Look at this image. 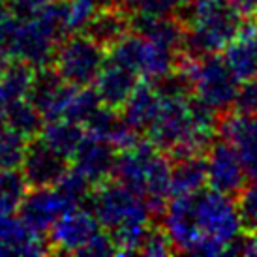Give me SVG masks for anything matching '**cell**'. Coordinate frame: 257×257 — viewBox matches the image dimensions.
Here are the masks:
<instances>
[{"mask_svg": "<svg viewBox=\"0 0 257 257\" xmlns=\"http://www.w3.org/2000/svg\"><path fill=\"white\" fill-rule=\"evenodd\" d=\"M231 197L214 188L175 195L164 218L173 248L201 255L231 253L244 229L238 203Z\"/></svg>", "mask_w": 257, "mask_h": 257, "instance_id": "1", "label": "cell"}, {"mask_svg": "<svg viewBox=\"0 0 257 257\" xmlns=\"http://www.w3.org/2000/svg\"><path fill=\"white\" fill-rule=\"evenodd\" d=\"M90 210L109 231L118 253H137L150 231V207L122 182H101L88 197Z\"/></svg>", "mask_w": 257, "mask_h": 257, "instance_id": "2", "label": "cell"}, {"mask_svg": "<svg viewBox=\"0 0 257 257\" xmlns=\"http://www.w3.org/2000/svg\"><path fill=\"white\" fill-rule=\"evenodd\" d=\"M171 171L167 152L152 141L137 139L118 150L114 177L141 195L152 210H164L165 197L171 195Z\"/></svg>", "mask_w": 257, "mask_h": 257, "instance_id": "3", "label": "cell"}, {"mask_svg": "<svg viewBox=\"0 0 257 257\" xmlns=\"http://www.w3.org/2000/svg\"><path fill=\"white\" fill-rule=\"evenodd\" d=\"M242 17L231 0H193L184 17V47L192 57L216 55L244 29Z\"/></svg>", "mask_w": 257, "mask_h": 257, "instance_id": "4", "label": "cell"}, {"mask_svg": "<svg viewBox=\"0 0 257 257\" xmlns=\"http://www.w3.org/2000/svg\"><path fill=\"white\" fill-rule=\"evenodd\" d=\"M190 90L195 98L214 111H223L235 105L240 81L229 68L225 58L216 55L190 58L182 66Z\"/></svg>", "mask_w": 257, "mask_h": 257, "instance_id": "5", "label": "cell"}, {"mask_svg": "<svg viewBox=\"0 0 257 257\" xmlns=\"http://www.w3.org/2000/svg\"><path fill=\"white\" fill-rule=\"evenodd\" d=\"M105 45L90 34L73 32L72 38L60 42L55 53V70L66 83L75 86H90L100 77L107 64Z\"/></svg>", "mask_w": 257, "mask_h": 257, "instance_id": "6", "label": "cell"}, {"mask_svg": "<svg viewBox=\"0 0 257 257\" xmlns=\"http://www.w3.org/2000/svg\"><path fill=\"white\" fill-rule=\"evenodd\" d=\"M175 51L169 45L152 42L139 32L126 34L111 45L109 60L128 68L137 77L160 81L175 68Z\"/></svg>", "mask_w": 257, "mask_h": 257, "instance_id": "7", "label": "cell"}, {"mask_svg": "<svg viewBox=\"0 0 257 257\" xmlns=\"http://www.w3.org/2000/svg\"><path fill=\"white\" fill-rule=\"evenodd\" d=\"M101 231L103 227L92 210L90 208L85 210L79 205V207L70 208L53 223V227L49 229V244L60 253L83 255L88 244L92 242Z\"/></svg>", "mask_w": 257, "mask_h": 257, "instance_id": "8", "label": "cell"}, {"mask_svg": "<svg viewBox=\"0 0 257 257\" xmlns=\"http://www.w3.org/2000/svg\"><path fill=\"white\" fill-rule=\"evenodd\" d=\"M73 207H79V205H75L72 197L58 184L40 186V188H32L27 193L19 208V216L30 227L43 233V231H49L53 223Z\"/></svg>", "mask_w": 257, "mask_h": 257, "instance_id": "9", "label": "cell"}, {"mask_svg": "<svg viewBox=\"0 0 257 257\" xmlns=\"http://www.w3.org/2000/svg\"><path fill=\"white\" fill-rule=\"evenodd\" d=\"M205 160H207V177L210 188L225 192L229 195L242 192L248 173L229 141L221 139L210 145Z\"/></svg>", "mask_w": 257, "mask_h": 257, "instance_id": "10", "label": "cell"}, {"mask_svg": "<svg viewBox=\"0 0 257 257\" xmlns=\"http://www.w3.org/2000/svg\"><path fill=\"white\" fill-rule=\"evenodd\" d=\"M70 160L45 145L40 137H32L27 154L21 164V171L30 188L40 186H55L58 180L70 171Z\"/></svg>", "mask_w": 257, "mask_h": 257, "instance_id": "11", "label": "cell"}, {"mask_svg": "<svg viewBox=\"0 0 257 257\" xmlns=\"http://www.w3.org/2000/svg\"><path fill=\"white\" fill-rule=\"evenodd\" d=\"M220 132L221 139L229 141L236 150L248 179L257 180V114L235 111L223 118Z\"/></svg>", "mask_w": 257, "mask_h": 257, "instance_id": "12", "label": "cell"}, {"mask_svg": "<svg viewBox=\"0 0 257 257\" xmlns=\"http://www.w3.org/2000/svg\"><path fill=\"white\" fill-rule=\"evenodd\" d=\"M116 158L118 149L114 145L98 137L86 136L75 156L72 158V164L73 169L81 173L90 184H101L111 175H114Z\"/></svg>", "mask_w": 257, "mask_h": 257, "instance_id": "13", "label": "cell"}, {"mask_svg": "<svg viewBox=\"0 0 257 257\" xmlns=\"http://www.w3.org/2000/svg\"><path fill=\"white\" fill-rule=\"evenodd\" d=\"M49 251L43 233L30 227L21 216H0V255H42Z\"/></svg>", "mask_w": 257, "mask_h": 257, "instance_id": "14", "label": "cell"}, {"mask_svg": "<svg viewBox=\"0 0 257 257\" xmlns=\"http://www.w3.org/2000/svg\"><path fill=\"white\" fill-rule=\"evenodd\" d=\"M137 75L132 70L107 60L105 68L101 70L100 77L94 83V90L98 92L103 105L114 109H122L128 98L137 88Z\"/></svg>", "mask_w": 257, "mask_h": 257, "instance_id": "15", "label": "cell"}, {"mask_svg": "<svg viewBox=\"0 0 257 257\" xmlns=\"http://www.w3.org/2000/svg\"><path fill=\"white\" fill-rule=\"evenodd\" d=\"M162 101V92L158 85H152L150 81L139 83L128 101L122 105V118L136 134L150 128Z\"/></svg>", "mask_w": 257, "mask_h": 257, "instance_id": "16", "label": "cell"}, {"mask_svg": "<svg viewBox=\"0 0 257 257\" xmlns=\"http://www.w3.org/2000/svg\"><path fill=\"white\" fill-rule=\"evenodd\" d=\"M223 58L240 83L257 79V27H244L225 47Z\"/></svg>", "mask_w": 257, "mask_h": 257, "instance_id": "17", "label": "cell"}, {"mask_svg": "<svg viewBox=\"0 0 257 257\" xmlns=\"http://www.w3.org/2000/svg\"><path fill=\"white\" fill-rule=\"evenodd\" d=\"M86 128L83 124L73 120H66V118H58V120H45L42 132L36 137H40L43 143L49 145L53 150H57L58 154H62L72 162L79 147L83 145L86 139Z\"/></svg>", "mask_w": 257, "mask_h": 257, "instance_id": "18", "label": "cell"}, {"mask_svg": "<svg viewBox=\"0 0 257 257\" xmlns=\"http://www.w3.org/2000/svg\"><path fill=\"white\" fill-rule=\"evenodd\" d=\"M207 177V160H203L199 154L177 158V164L171 171V195H184L201 190Z\"/></svg>", "mask_w": 257, "mask_h": 257, "instance_id": "19", "label": "cell"}, {"mask_svg": "<svg viewBox=\"0 0 257 257\" xmlns=\"http://www.w3.org/2000/svg\"><path fill=\"white\" fill-rule=\"evenodd\" d=\"M36 73L32 72V66L14 58V62H8L0 68V88L8 101L29 98Z\"/></svg>", "mask_w": 257, "mask_h": 257, "instance_id": "20", "label": "cell"}, {"mask_svg": "<svg viewBox=\"0 0 257 257\" xmlns=\"http://www.w3.org/2000/svg\"><path fill=\"white\" fill-rule=\"evenodd\" d=\"M43 120L45 118L42 116V113L38 111V107L30 98H19V100L8 101L4 122L8 126L15 128L17 132H21L23 136H27L29 139L36 137L42 132Z\"/></svg>", "mask_w": 257, "mask_h": 257, "instance_id": "21", "label": "cell"}, {"mask_svg": "<svg viewBox=\"0 0 257 257\" xmlns=\"http://www.w3.org/2000/svg\"><path fill=\"white\" fill-rule=\"evenodd\" d=\"M29 193V182L19 169H0V216L19 212Z\"/></svg>", "mask_w": 257, "mask_h": 257, "instance_id": "22", "label": "cell"}, {"mask_svg": "<svg viewBox=\"0 0 257 257\" xmlns=\"http://www.w3.org/2000/svg\"><path fill=\"white\" fill-rule=\"evenodd\" d=\"M86 34H90L94 40L103 43L105 47H111L122 36L128 34V19L122 17L116 10H100L92 23L86 27Z\"/></svg>", "mask_w": 257, "mask_h": 257, "instance_id": "23", "label": "cell"}, {"mask_svg": "<svg viewBox=\"0 0 257 257\" xmlns=\"http://www.w3.org/2000/svg\"><path fill=\"white\" fill-rule=\"evenodd\" d=\"M30 139L21 132L0 124V169H19L27 154Z\"/></svg>", "mask_w": 257, "mask_h": 257, "instance_id": "24", "label": "cell"}, {"mask_svg": "<svg viewBox=\"0 0 257 257\" xmlns=\"http://www.w3.org/2000/svg\"><path fill=\"white\" fill-rule=\"evenodd\" d=\"M68 32H83L100 12L98 0H64L62 2Z\"/></svg>", "mask_w": 257, "mask_h": 257, "instance_id": "25", "label": "cell"}, {"mask_svg": "<svg viewBox=\"0 0 257 257\" xmlns=\"http://www.w3.org/2000/svg\"><path fill=\"white\" fill-rule=\"evenodd\" d=\"M236 203L244 227L257 235V180H251V184L244 186L242 192L238 193Z\"/></svg>", "mask_w": 257, "mask_h": 257, "instance_id": "26", "label": "cell"}, {"mask_svg": "<svg viewBox=\"0 0 257 257\" xmlns=\"http://www.w3.org/2000/svg\"><path fill=\"white\" fill-rule=\"evenodd\" d=\"M19 17L12 12V8L0 4V55L10 57V45L14 40L15 29H17Z\"/></svg>", "mask_w": 257, "mask_h": 257, "instance_id": "27", "label": "cell"}, {"mask_svg": "<svg viewBox=\"0 0 257 257\" xmlns=\"http://www.w3.org/2000/svg\"><path fill=\"white\" fill-rule=\"evenodd\" d=\"M175 250L173 248L171 238L167 236V233L164 231H158V229H152L147 233L143 244H141V250L139 253H147V255H167Z\"/></svg>", "mask_w": 257, "mask_h": 257, "instance_id": "28", "label": "cell"}, {"mask_svg": "<svg viewBox=\"0 0 257 257\" xmlns=\"http://www.w3.org/2000/svg\"><path fill=\"white\" fill-rule=\"evenodd\" d=\"M182 0H132L130 6L141 15H173Z\"/></svg>", "mask_w": 257, "mask_h": 257, "instance_id": "29", "label": "cell"}, {"mask_svg": "<svg viewBox=\"0 0 257 257\" xmlns=\"http://www.w3.org/2000/svg\"><path fill=\"white\" fill-rule=\"evenodd\" d=\"M233 107L238 113L257 114V79L240 83V88H238V94H236V100Z\"/></svg>", "mask_w": 257, "mask_h": 257, "instance_id": "30", "label": "cell"}, {"mask_svg": "<svg viewBox=\"0 0 257 257\" xmlns=\"http://www.w3.org/2000/svg\"><path fill=\"white\" fill-rule=\"evenodd\" d=\"M49 4H53V0H8V6L12 8V12L21 19L40 14Z\"/></svg>", "mask_w": 257, "mask_h": 257, "instance_id": "31", "label": "cell"}, {"mask_svg": "<svg viewBox=\"0 0 257 257\" xmlns=\"http://www.w3.org/2000/svg\"><path fill=\"white\" fill-rule=\"evenodd\" d=\"M236 6V10L244 17H255L257 15V0H231Z\"/></svg>", "mask_w": 257, "mask_h": 257, "instance_id": "32", "label": "cell"}, {"mask_svg": "<svg viewBox=\"0 0 257 257\" xmlns=\"http://www.w3.org/2000/svg\"><path fill=\"white\" fill-rule=\"evenodd\" d=\"M6 107H8V100L2 88H0V124H4V118H6Z\"/></svg>", "mask_w": 257, "mask_h": 257, "instance_id": "33", "label": "cell"}, {"mask_svg": "<svg viewBox=\"0 0 257 257\" xmlns=\"http://www.w3.org/2000/svg\"><path fill=\"white\" fill-rule=\"evenodd\" d=\"M120 2H124V4H130V2H132V0H120Z\"/></svg>", "mask_w": 257, "mask_h": 257, "instance_id": "34", "label": "cell"}, {"mask_svg": "<svg viewBox=\"0 0 257 257\" xmlns=\"http://www.w3.org/2000/svg\"><path fill=\"white\" fill-rule=\"evenodd\" d=\"M2 58H4V57H2V55H0V68H2V66H4V64H2Z\"/></svg>", "mask_w": 257, "mask_h": 257, "instance_id": "35", "label": "cell"}]
</instances>
